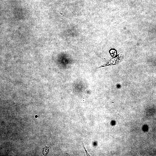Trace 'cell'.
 <instances>
[{
    "mask_svg": "<svg viewBox=\"0 0 156 156\" xmlns=\"http://www.w3.org/2000/svg\"><path fill=\"white\" fill-rule=\"evenodd\" d=\"M48 152V149L47 148H44L43 149V154L45 155L47 154Z\"/></svg>",
    "mask_w": 156,
    "mask_h": 156,
    "instance_id": "obj_1",
    "label": "cell"
},
{
    "mask_svg": "<svg viewBox=\"0 0 156 156\" xmlns=\"http://www.w3.org/2000/svg\"><path fill=\"white\" fill-rule=\"evenodd\" d=\"M81 144H82V146L83 148V149H84V150H85V153L86 154V155H87V156H90V155L88 153L87 151H86L85 148V147L84 146V144H83V142H82V143H81Z\"/></svg>",
    "mask_w": 156,
    "mask_h": 156,
    "instance_id": "obj_2",
    "label": "cell"
},
{
    "mask_svg": "<svg viewBox=\"0 0 156 156\" xmlns=\"http://www.w3.org/2000/svg\"><path fill=\"white\" fill-rule=\"evenodd\" d=\"M37 117H38V116H37V115H36V116H35V117L37 118Z\"/></svg>",
    "mask_w": 156,
    "mask_h": 156,
    "instance_id": "obj_3",
    "label": "cell"
}]
</instances>
